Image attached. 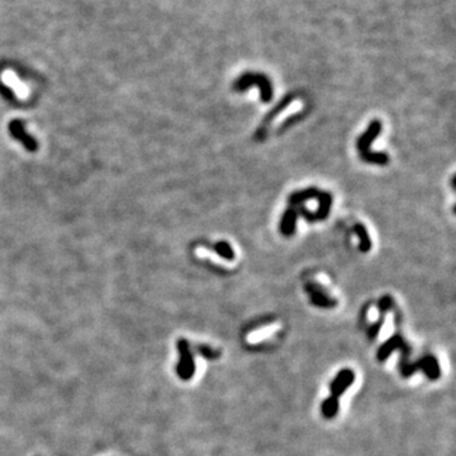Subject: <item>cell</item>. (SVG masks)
<instances>
[{
    "label": "cell",
    "instance_id": "1",
    "mask_svg": "<svg viewBox=\"0 0 456 456\" xmlns=\"http://www.w3.org/2000/svg\"><path fill=\"white\" fill-rule=\"evenodd\" d=\"M380 131H382V123L379 121H372L370 126L367 127L366 132L357 141V149H359L362 160H365V161L370 162V164L387 165L389 162V156L387 154H383V152H376V154L371 152L370 154L369 152L370 144L379 136Z\"/></svg>",
    "mask_w": 456,
    "mask_h": 456
},
{
    "label": "cell",
    "instance_id": "2",
    "mask_svg": "<svg viewBox=\"0 0 456 456\" xmlns=\"http://www.w3.org/2000/svg\"><path fill=\"white\" fill-rule=\"evenodd\" d=\"M354 372L351 370H342L331 384V397L322 404V413L326 418H332L338 410V398L354 382Z\"/></svg>",
    "mask_w": 456,
    "mask_h": 456
},
{
    "label": "cell",
    "instance_id": "3",
    "mask_svg": "<svg viewBox=\"0 0 456 456\" xmlns=\"http://www.w3.org/2000/svg\"><path fill=\"white\" fill-rule=\"evenodd\" d=\"M0 79H2V83L12 91L15 99L20 101H25L30 98L32 90H30L29 85L24 80H22L14 70L5 68L0 75Z\"/></svg>",
    "mask_w": 456,
    "mask_h": 456
},
{
    "label": "cell",
    "instance_id": "4",
    "mask_svg": "<svg viewBox=\"0 0 456 456\" xmlns=\"http://www.w3.org/2000/svg\"><path fill=\"white\" fill-rule=\"evenodd\" d=\"M258 85L261 90V99H262L265 103H269L273 98V90H271V84L268 80V78L260 73H246V75L241 76L238 79V81L236 83L235 89L236 90H245L250 85Z\"/></svg>",
    "mask_w": 456,
    "mask_h": 456
},
{
    "label": "cell",
    "instance_id": "5",
    "mask_svg": "<svg viewBox=\"0 0 456 456\" xmlns=\"http://www.w3.org/2000/svg\"><path fill=\"white\" fill-rule=\"evenodd\" d=\"M179 350L180 355H181V361H180L177 371H179L182 379H189L194 372V361H193L192 354L189 351V344H187L186 339H180Z\"/></svg>",
    "mask_w": 456,
    "mask_h": 456
},
{
    "label": "cell",
    "instance_id": "6",
    "mask_svg": "<svg viewBox=\"0 0 456 456\" xmlns=\"http://www.w3.org/2000/svg\"><path fill=\"white\" fill-rule=\"evenodd\" d=\"M306 289H307V291L309 293V295H311L312 301H313L316 306L324 307V308H331V307L336 306V300H333V299L329 298L326 293L323 294V290H322L321 288H318L316 284H312V283L307 284Z\"/></svg>",
    "mask_w": 456,
    "mask_h": 456
},
{
    "label": "cell",
    "instance_id": "7",
    "mask_svg": "<svg viewBox=\"0 0 456 456\" xmlns=\"http://www.w3.org/2000/svg\"><path fill=\"white\" fill-rule=\"evenodd\" d=\"M296 212L294 209H288L283 214L280 223V231L284 236H291L295 231L296 225Z\"/></svg>",
    "mask_w": 456,
    "mask_h": 456
},
{
    "label": "cell",
    "instance_id": "8",
    "mask_svg": "<svg viewBox=\"0 0 456 456\" xmlns=\"http://www.w3.org/2000/svg\"><path fill=\"white\" fill-rule=\"evenodd\" d=\"M354 231L360 238V250L362 252H367L371 248V240H370L369 233H367L365 225H362L361 223H357V224H355Z\"/></svg>",
    "mask_w": 456,
    "mask_h": 456
},
{
    "label": "cell",
    "instance_id": "9",
    "mask_svg": "<svg viewBox=\"0 0 456 456\" xmlns=\"http://www.w3.org/2000/svg\"><path fill=\"white\" fill-rule=\"evenodd\" d=\"M214 248H215V251H217L218 255L222 256V257L225 258V260H233V258H235V251H233V248L231 247L230 243L225 242V241H220V242H218L217 245L214 246Z\"/></svg>",
    "mask_w": 456,
    "mask_h": 456
}]
</instances>
